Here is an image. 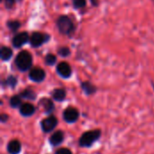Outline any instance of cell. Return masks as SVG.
<instances>
[{"mask_svg":"<svg viewBox=\"0 0 154 154\" xmlns=\"http://www.w3.org/2000/svg\"><path fill=\"white\" fill-rule=\"evenodd\" d=\"M55 154H72L71 151L68 148H60L56 151Z\"/></svg>","mask_w":154,"mask_h":154,"instance_id":"cb8c5ba5","label":"cell"},{"mask_svg":"<svg viewBox=\"0 0 154 154\" xmlns=\"http://www.w3.org/2000/svg\"><path fill=\"white\" fill-rule=\"evenodd\" d=\"M72 2L76 8H82L86 5V0H72Z\"/></svg>","mask_w":154,"mask_h":154,"instance_id":"603a6c76","label":"cell"},{"mask_svg":"<svg viewBox=\"0 0 154 154\" xmlns=\"http://www.w3.org/2000/svg\"><path fill=\"white\" fill-rule=\"evenodd\" d=\"M32 55L25 51L19 52L15 58V65L18 68V69L21 71L28 70L32 67Z\"/></svg>","mask_w":154,"mask_h":154,"instance_id":"7a4b0ae2","label":"cell"},{"mask_svg":"<svg viewBox=\"0 0 154 154\" xmlns=\"http://www.w3.org/2000/svg\"><path fill=\"white\" fill-rule=\"evenodd\" d=\"M91 3H92V5H98V1H97V0H91Z\"/></svg>","mask_w":154,"mask_h":154,"instance_id":"4316f807","label":"cell"},{"mask_svg":"<svg viewBox=\"0 0 154 154\" xmlns=\"http://www.w3.org/2000/svg\"><path fill=\"white\" fill-rule=\"evenodd\" d=\"M34 113H35V107L33 105L30 103L22 104V106H20V114L24 117L32 116Z\"/></svg>","mask_w":154,"mask_h":154,"instance_id":"8fae6325","label":"cell"},{"mask_svg":"<svg viewBox=\"0 0 154 154\" xmlns=\"http://www.w3.org/2000/svg\"><path fill=\"white\" fill-rule=\"evenodd\" d=\"M20 97L24 99L34 100L36 98V94L32 89H25L22 93H20Z\"/></svg>","mask_w":154,"mask_h":154,"instance_id":"e0dca14e","label":"cell"},{"mask_svg":"<svg viewBox=\"0 0 154 154\" xmlns=\"http://www.w3.org/2000/svg\"><path fill=\"white\" fill-rule=\"evenodd\" d=\"M8 118H9V116H8L6 114H2V115L0 116V121H1V123H5V122H7Z\"/></svg>","mask_w":154,"mask_h":154,"instance_id":"484cf974","label":"cell"},{"mask_svg":"<svg viewBox=\"0 0 154 154\" xmlns=\"http://www.w3.org/2000/svg\"><path fill=\"white\" fill-rule=\"evenodd\" d=\"M55 62H56V57L53 54H48L45 57V63L47 65L51 66V65L55 64Z\"/></svg>","mask_w":154,"mask_h":154,"instance_id":"44dd1931","label":"cell"},{"mask_svg":"<svg viewBox=\"0 0 154 154\" xmlns=\"http://www.w3.org/2000/svg\"><path fill=\"white\" fill-rule=\"evenodd\" d=\"M6 150L9 154H19L21 152L22 146L18 140H12L8 143Z\"/></svg>","mask_w":154,"mask_h":154,"instance_id":"7c38bea8","label":"cell"},{"mask_svg":"<svg viewBox=\"0 0 154 154\" xmlns=\"http://www.w3.org/2000/svg\"><path fill=\"white\" fill-rule=\"evenodd\" d=\"M63 140H64V133L62 131L59 130V131H56L55 133H53L51 135V137L49 139V142L52 146L55 147V146H58L60 143H62Z\"/></svg>","mask_w":154,"mask_h":154,"instance_id":"30bf717a","label":"cell"},{"mask_svg":"<svg viewBox=\"0 0 154 154\" xmlns=\"http://www.w3.org/2000/svg\"><path fill=\"white\" fill-rule=\"evenodd\" d=\"M10 106L13 108L20 107L22 106V99L20 95L19 96H13L10 99Z\"/></svg>","mask_w":154,"mask_h":154,"instance_id":"ac0fdd59","label":"cell"},{"mask_svg":"<svg viewBox=\"0 0 154 154\" xmlns=\"http://www.w3.org/2000/svg\"><path fill=\"white\" fill-rule=\"evenodd\" d=\"M57 25L59 31L63 34H70L74 30V24L69 17L61 15L57 20Z\"/></svg>","mask_w":154,"mask_h":154,"instance_id":"3957f363","label":"cell"},{"mask_svg":"<svg viewBox=\"0 0 154 154\" xmlns=\"http://www.w3.org/2000/svg\"><path fill=\"white\" fill-rule=\"evenodd\" d=\"M29 40V34L26 32H22L17 33L13 39V45L15 48H20L24 45Z\"/></svg>","mask_w":154,"mask_h":154,"instance_id":"ba28073f","label":"cell"},{"mask_svg":"<svg viewBox=\"0 0 154 154\" xmlns=\"http://www.w3.org/2000/svg\"><path fill=\"white\" fill-rule=\"evenodd\" d=\"M49 40L50 36L48 34H43L42 32H33L30 37V42L32 47H40Z\"/></svg>","mask_w":154,"mask_h":154,"instance_id":"8992f818","label":"cell"},{"mask_svg":"<svg viewBox=\"0 0 154 154\" xmlns=\"http://www.w3.org/2000/svg\"><path fill=\"white\" fill-rule=\"evenodd\" d=\"M5 85L6 86H8V87H10V88H15V86H16V84H17V79H16V78L15 77H14V76H9L6 79H5Z\"/></svg>","mask_w":154,"mask_h":154,"instance_id":"d6986e66","label":"cell"},{"mask_svg":"<svg viewBox=\"0 0 154 154\" xmlns=\"http://www.w3.org/2000/svg\"><path fill=\"white\" fill-rule=\"evenodd\" d=\"M45 77H46V73L41 68H34L29 73L30 79L34 81V82H38V83L43 81Z\"/></svg>","mask_w":154,"mask_h":154,"instance_id":"52a82bcc","label":"cell"},{"mask_svg":"<svg viewBox=\"0 0 154 154\" xmlns=\"http://www.w3.org/2000/svg\"><path fill=\"white\" fill-rule=\"evenodd\" d=\"M69 53H70V51L67 47H61L59 49V54L62 57H67L69 55Z\"/></svg>","mask_w":154,"mask_h":154,"instance_id":"7402d4cb","label":"cell"},{"mask_svg":"<svg viewBox=\"0 0 154 154\" xmlns=\"http://www.w3.org/2000/svg\"><path fill=\"white\" fill-rule=\"evenodd\" d=\"M40 105L43 107L45 113H47V114L52 113L53 110H54V108H55L53 102L51 99H49V98H43V99H42L40 101Z\"/></svg>","mask_w":154,"mask_h":154,"instance_id":"4fadbf2b","label":"cell"},{"mask_svg":"<svg viewBox=\"0 0 154 154\" xmlns=\"http://www.w3.org/2000/svg\"><path fill=\"white\" fill-rule=\"evenodd\" d=\"M52 97L54 100L61 102L66 98V91L63 88H56L52 92Z\"/></svg>","mask_w":154,"mask_h":154,"instance_id":"9a60e30c","label":"cell"},{"mask_svg":"<svg viewBox=\"0 0 154 154\" xmlns=\"http://www.w3.org/2000/svg\"><path fill=\"white\" fill-rule=\"evenodd\" d=\"M100 137H101V131L98 129L87 131V132L83 133V134L80 136V138L79 140V144L81 147L88 148L94 143H96Z\"/></svg>","mask_w":154,"mask_h":154,"instance_id":"6da1fadb","label":"cell"},{"mask_svg":"<svg viewBox=\"0 0 154 154\" xmlns=\"http://www.w3.org/2000/svg\"><path fill=\"white\" fill-rule=\"evenodd\" d=\"M81 88L82 90L85 92L86 95L88 96H90V95H93L96 93L97 91V88L90 82L88 81H85V82H82L81 83Z\"/></svg>","mask_w":154,"mask_h":154,"instance_id":"5bb4252c","label":"cell"},{"mask_svg":"<svg viewBox=\"0 0 154 154\" xmlns=\"http://www.w3.org/2000/svg\"><path fill=\"white\" fill-rule=\"evenodd\" d=\"M62 116H63V119L65 122H67L69 124H73L78 121V119L79 117V113L77 108L69 106L63 111Z\"/></svg>","mask_w":154,"mask_h":154,"instance_id":"5b68a950","label":"cell"},{"mask_svg":"<svg viewBox=\"0 0 154 154\" xmlns=\"http://www.w3.org/2000/svg\"><path fill=\"white\" fill-rule=\"evenodd\" d=\"M57 125H58V119L56 118V116L52 115L42 119L41 122V127L44 133H51V131L54 130Z\"/></svg>","mask_w":154,"mask_h":154,"instance_id":"277c9868","label":"cell"},{"mask_svg":"<svg viewBox=\"0 0 154 154\" xmlns=\"http://www.w3.org/2000/svg\"><path fill=\"white\" fill-rule=\"evenodd\" d=\"M13 55V51L8 47H2L0 50V56L3 60H8Z\"/></svg>","mask_w":154,"mask_h":154,"instance_id":"2e32d148","label":"cell"},{"mask_svg":"<svg viewBox=\"0 0 154 154\" xmlns=\"http://www.w3.org/2000/svg\"><path fill=\"white\" fill-rule=\"evenodd\" d=\"M152 87H153V89H154V83H152Z\"/></svg>","mask_w":154,"mask_h":154,"instance_id":"83f0119b","label":"cell"},{"mask_svg":"<svg viewBox=\"0 0 154 154\" xmlns=\"http://www.w3.org/2000/svg\"><path fill=\"white\" fill-rule=\"evenodd\" d=\"M57 72L58 74L64 78V79H69L71 76V68L67 62H60L57 66Z\"/></svg>","mask_w":154,"mask_h":154,"instance_id":"9c48e42d","label":"cell"},{"mask_svg":"<svg viewBox=\"0 0 154 154\" xmlns=\"http://www.w3.org/2000/svg\"><path fill=\"white\" fill-rule=\"evenodd\" d=\"M7 26L12 32H15L20 27V23L17 21H10L7 23Z\"/></svg>","mask_w":154,"mask_h":154,"instance_id":"ffe728a7","label":"cell"},{"mask_svg":"<svg viewBox=\"0 0 154 154\" xmlns=\"http://www.w3.org/2000/svg\"><path fill=\"white\" fill-rule=\"evenodd\" d=\"M5 6H6V8H11V7L14 5L15 0H5Z\"/></svg>","mask_w":154,"mask_h":154,"instance_id":"d4e9b609","label":"cell"}]
</instances>
